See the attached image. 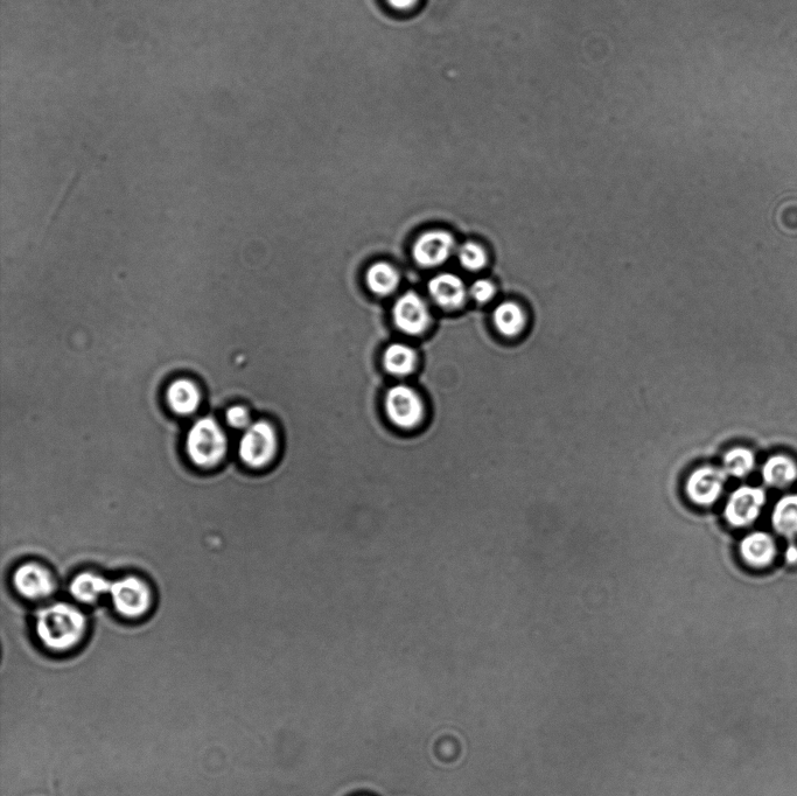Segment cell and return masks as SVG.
Listing matches in <instances>:
<instances>
[{
    "instance_id": "6da1fadb",
    "label": "cell",
    "mask_w": 797,
    "mask_h": 796,
    "mask_svg": "<svg viewBox=\"0 0 797 796\" xmlns=\"http://www.w3.org/2000/svg\"><path fill=\"white\" fill-rule=\"evenodd\" d=\"M87 620L76 607L57 603L44 607L37 614L38 638L55 653L72 651L85 638Z\"/></svg>"
},
{
    "instance_id": "4fadbf2b",
    "label": "cell",
    "mask_w": 797,
    "mask_h": 796,
    "mask_svg": "<svg viewBox=\"0 0 797 796\" xmlns=\"http://www.w3.org/2000/svg\"><path fill=\"white\" fill-rule=\"evenodd\" d=\"M761 478L766 486L785 490L797 480L796 460L785 453L769 457L761 467Z\"/></svg>"
},
{
    "instance_id": "5bb4252c",
    "label": "cell",
    "mask_w": 797,
    "mask_h": 796,
    "mask_svg": "<svg viewBox=\"0 0 797 796\" xmlns=\"http://www.w3.org/2000/svg\"><path fill=\"white\" fill-rule=\"evenodd\" d=\"M493 323L503 337L517 338L526 331L528 316L519 303L507 300L495 307Z\"/></svg>"
},
{
    "instance_id": "9a60e30c",
    "label": "cell",
    "mask_w": 797,
    "mask_h": 796,
    "mask_svg": "<svg viewBox=\"0 0 797 796\" xmlns=\"http://www.w3.org/2000/svg\"><path fill=\"white\" fill-rule=\"evenodd\" d=\"M771 522L774 532L785 539L795 540L797 537V494L783 495L776 502Z\"/></svg>"
},
{
    "instance_id": "7a4b0ae2",
    "label": "cell",
    "mask_w": 797,
    "mask_h": 796,
    "mask_svg": "<svg viewBox=\"0 0 797 796\" xmlns=\"http://www.w3.org/2000/svg\"><path fill=\"white\" fill-rule=\"evenodd\" d=\"M228 442L225 432L212 418H201L188 431L186 449L195 465L211 469L226 456Z\"/></svg>"
},
{
    "instance_id": "d4e9b609",
    "label": "cell",
    "mask_w": 797,
    "mask_h": 796,
    "mask_svg": "<svg viewBox=\"0 0 797 796\" xmlns=\"http://www.w3.org/2000/svg\"><path fill=\"white\" fill-rule=\"evenodd\" d=\"M786 561L789 564L797 563V547L794 546V544H790V546L786 550Z\"/></svg>"
},
{
    "instance_id": "5b68a950",
    "label": "cell",
    "mask_w": 797,
    "mask_h": 796,
    "mask_svg": "<svg viewBox=\"0 0 797 796\" xmlns=\"http://www.w3.org/2000/svg\"><path fill=\"white\" fill-rule=\"evenodd\" d=\"M384 409H386L389 421L398 429H415L423 421L422 398L408 386L391 388L384 400Z\"/></svg>"
},
{
    "instance_id": "e0dca14e",
    "label": "cell",
    "mask_w": 797,
    "mask_h": 796,
    "mask_svg": "<svg viewBox=\"0 0 797 796\" xmlns=\"http://www.w3.org/2000/svg\"><path fill=\"white\" fill-rule=\"evenodd\" d=\"M167 402L174 413L191 415L198 409L200 393L195 384L188 380H178L167 390Z\"/></svg>"
},
{
    "instance_id": "ac0fdd59",
    "label": "cell",
    "mask_w": 797,
    "mask_h": 796,
    "mask_svg": "<svg viewBox=\"0 0 797 796\" xmlns=\"http://www.w3.org/2000/svg\"><path fill=\"white\" fill-rule=\"evenodd\" d=\"M367 285L377 296H389L400 285V274L393 265L377 262L367 271Z\"/></svg>"
},
{
    "instance_id": "277c9868",
    "label": "cell",
    "mask_w": 797,
    "mask_h": 796,
    "mask_svg": "<svg viewBox=\"0 0 797 796\" xmlns=\"http://www.w3.org/2000/svg\"><path fill=\"white\" fill-rule=\"evenodd\" d=\"M767 494L761 487L740 486L733 491L724 508V518L733 528H748L760 518Z\"/></svg>"
},
{
    "instance_id": "ffe728a7",
    "label": "cell",
    "mask_w": 797,
    "mask_h": 796,
    "mask_svg": "<svg viewBox=\"0 0 797 796\" xmlns=\"http://www.w3.org/2000/svg\"><path fill=\"white\" fill-rule=\"evenodd\" d=\"M757 458L752 450L738 446L727 451L723 458V469L727 476L744 479L754 471Z\"/></svg>"
},
{
    "instance_id": "7c38bea8",
    "label": "cell",
    "mask_w": 797,
    "mask_h": 796,
    "mask_svg": "<svg viewBox=\"0 0 797 796\" xmlns=\"http://www.w3.org/2000/svg\"><path fill=\"white\" fill-rule=\"evenodd\" d=\"M429 293L435 303L444 310H457L467 297L466 286L461 278L453 274H440L429 283Z\"/></svg>"
},
{
    "instance_id": "8fae6325",
    "label": "cell",
    "mask_w": 797,
    "mask_h": 796,
    "mask_svg": "<svg viewBox=\"0 0 797 796\" xmlns=\"http://www.w3.org/2000/svg\"><path fill=\"white\" fill-rule=\"evenodd\" d=\"M741 560L753 569H767L778 556V546L774 537L765 532H753L741 540L739 544Z\"/></svg>"
},
{
    "instance_id": "3957f363",
    "label": "cell",
    "mask_w": 797,
    "mask_h": 796,
    "mask_svg": "<svg viewBox=\"0 0 797 796\" xmlns=\"http://www.w3.org/2000/svg\"><path fill=\"white\" fill-rule=\"evenodd\" d=\"M278 451V436L268 422L258 421L250 425L239 444V456L244 464L253 469L268 466Z\"/></svg>"
},
{
    "instance_id": "9c48e42d",
    "label": "cell",
    "mask_w": 797,
    "mask_h": 796,
    "mask_svg": "<svg viewBox=\"0 0 797 796\" xmlns=\"http://www.w3.org/2000/svg\"><path fill=\"white\" fill-rule=\"evenodd\" d=\"M456 241L444 230H432L419 236L412 248L415 261L424 268H435L451 257Z\"/></svg>"
},
{
    "instance_id": "cb8c5ba5",
    "label": "cell",
    "mask_w": 797,
    "mask_h": 796,
    "mask_svg": "<svg viewBox=\"0 0 797 796\" xmlns=\"http://www.w3.org/2000/svg\"><path fill=\"white\" fill-rule=\"evenodd\" d=\"M387 2L396 10H408L415 6L418 0H387Z\"/></svg>"
},
{
    "instance_id": "44dd1931",
    "label": "cell",
    "mask_w": 797,
    "mask_h": 796,
    "mask_svg": "<svg viewBox=\"0 0 797 796\" xmlns=\"http://www.w3.org/2000/svg\"><path fill=\"white\" fill-rule=\"evenodd\" d=\"M459 262L463 267L471 272L484 269L488 262V256L484 247L479 243L466 242L459 248Z\"/></svg>"
},
{
    "instance_id": "ba28073f",
    "label": "cell",
    "mask_w": 797,
    "mask_h": 796,
    "mask_svg": "<svg viewBox=\"0 0 797 796\" xmlns=\"http://www.w3.org/2000/svg\"><path fill=\"white\" fill-rule=\"evenodd\" d=\"M393 317L398 330L409 335L424 333L431 321L428 306L415 292L404 293L396 300Z\"/></svg>"
},
{
    "instance_id": "30bf717a",
    "label": "cell",
    "mask_w": 797,
    "mask_h": 796,
    "mask_svg": "<svg viewBox=\"0 0 797 796\" xmlns=\"http://www.w3.org/2000/svg\"><path fill=\"white\" fill-rule=\"evenodd\" d=\"M13 585L20 595L32 600L50 597L55 591L51 572L37 563L20 565L13 574Z\"/></svg>"
},
{
    "instance_id": "7402d4cb",
    "label": "cell",
    "mask_w": 797,
    "mask_h": 796,
    "mask_svg": "<svg viewBox=\"0 0 797 796\" xmlns=\"http://www.w3.org/2000/svg\"><path fill=\"white\" fill-rule=\"evenodd\" d=\"M470 295L479 304L492 302L496 295V288L489 279H478L470 288Z\"/></svg>"
},
{
    "instance_id": "52a82bcc",
    "label": "cell",
    "mask_w": 797,
    "mask_h": 796,
    "mask_svg": "<svg viewBox=\"0 0 797 796\" xmlns=\"http://www.w3.org/2000/svg\"><path fill=\"white\" fill-rule=\"evenodd\" d=\"M727 474L720 467L705 465L692 472L685 483V493L695 505L710 507L722 497Z\"/></svg>"
},
{
    "instance_id": "603a6c76",
    "label": "cell",
    "mask_w": 797,
    "mask_h": 796,
    "mask_svg": "<svg viewBox=\"0 0 797 796\" xmlns=\"http://www.w3.org/2000/svg\"><path fill=\"white\" fill-rule=\"evenodd\" d=\"M226 418L230 427L236 430H247L253 424L250 420L249 411L241 406L228 409Z\"/></svg>"
},
{
    "instance_id": "2e32d148",
    "label": "cell",
    "mask_w": 797,
    "mask_h": 796,
    "mask_svg": "<svg viewBox=\"0 0 797 796\" xmlns=\"http://www.w3.org/2000/svg\"><path fill=\"white\" fill-rule=\"evenodd\" d=\"M111 582L109 579L92 572H83L73 579L71 584L72 596L81 603L93 604L103 595H109Z\"/></svg>"
},
{
    "instance_id": "d6986e66",
    "label": "cell",
    "mask_w": 797,
    "mask_h": 796,
    "mask_svg": "<svg viewBox=\"0 0 797 796\" xmlns=\"http://www.w3.org/2000/svg\"><path fill=\"white\" fill-rule=\"evenodd\" d=\"M417 354L408 345H390L383 355V365L391 375L407 376L414 372Z\"/></svg>"
},
{
    "instance_id": "8992f818",
    "label": "cell",
    "mask_w": 797,
    "mask_h": 796,
    "mask_svg": "<svg viewBox=\"0 0 797 796\" xmlns=\"http://www.w3.org/2000/svg\"><path fill=\"white\" fill-rule=\"evenodd\" d=\"M109 596L115 609L123 617L139 618L149 611L151 592L149 586L137 577H125L111 582Z\"/></svg>"
}]
</instances>
